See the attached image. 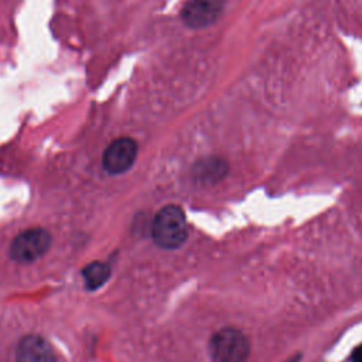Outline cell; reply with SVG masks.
Listing matches in <instances>:
<instances>
[{"label": "cell", "mask_w": 362, "mask_h": 362, "mask_svg": "<svg viewBox=\"0 0 362 362\" xmlns=\"http://www.w3.org/2000/svg\"><path fill=\"white\" fill-rule=\"evenodd\" d=\"M151 235L154 242L164 249H175L187 238V221L184 211L178 205H165L153 221Z\"/></svg>", "instance_id": "obj_1"}, {"label": "cell", "mask_w": 362, "mask_h": 362, "mask_svg": "<svg viewBox=\"0 0 362 362\" xmlns=\"http://www.w3.org/2000/svg\"><path fill=\"white\" fill-rule=\"evenodd\" d=\"M209 352L215 362H246L250 344L240 329L225 327L212 335Z\"/></svg>", "instance_id": "obj_2"}, {"label": "cell", "mask_w": 362, "mask_h": 362, "mask_svg": "<svg viewBox=\"0 0 362 362\" xmlns=\"http://www.w3.org/2000/svg\"><path fill=\"white\" fill-rule=\"evenodd\" d=\"M51 245V235L42 228H31L18 233L10 246V256L18 263H30L41 257Z\"/></svg>", "instance_id": "obj_3"}, {"label": "cell", "mask_w": 362, "mask_h": 362, "mask_svg": "<svg viewBox=\"0 0 362 362\" xmlns=\"http://www.w3.org/2000/svg\"><path fill=\"white\" fill-rule=\"evenodd\" d=\"M136 157L137 143L130 137H119L106 147L102 164L109 174H122L133 165Z\"/></svg>", "instance_id": "obj_4"}, {"label": "cell", "mask_w": 362, "mask_h": 362, "mask_svg": "<svg viewBox=\"0 0 362 362\" xmlns=\"http://www.w3.org/2000/svg\"><path fill=\"white\" fill-rule=\"evenodd\" d=\"M222 11V0H187L181 18L191 28H204L212 24Z\"/></svg>", "instance_id": "obj_5"}, {"label": "cell", "mask_w": 362, "mask_h": 362, "mask_svg": "<svg viewBox=\"0 0 362 362\" xmlns=\"http://www.w3.org/2000/svg\"><path fill=\"white\" fill-rule=\"evenodd\" d=\"M16 362H57V358L44 338L25 335L17 345Z\"/></svg>", "instance_id": "obj_6"}, {"label": "cell", "mask_w": 362, "mask_h": 362, "mask_svg": "<svg viewBox=\"0 0 362 362\" xmlns=\"http://www.w3.org/2000/svg\"><path fill=\"white\" fill-rule=\"evenodd\" d=\"M228 173V163L221 157H206L194 167L195 178L202 182H218Z\"/></svg>", "instance_id": "obj_7"}, {"label": "cell", "mask_w": 362, "mask_h": 362, "mask_svg": "<svg viewBox=\"0 0 362 362\" xmlns=\"http://www.w3.org/2000/svg\"><path fill=\"white\" fill-rule=\"evenodd\" d=\"M85 286L89 290H95L100 287L110 276L109 264L103 262H92L82 270Z\"/></svg>", "instance_id": "obj_8"}, {"label": "cell", "mask_w": 362, "mask_h": 362, "mask_svg": "<svg viewBox=\"0 0 362 362\" xmlns=\"http://www.w3.org/2000/svg\"><path fill=\"white\" fill-rule=\"evenodd\" d=\"M351 362H362V344L358 345L351 354Z\"/></svg>", "instance_id": "obj_9"}, {"label": "cell", "mask_w": 362, "mask_h": 362, "mask_svg": "<svg viewBox=\"0 0 362 362\" xmlns=\"http://www.w3.org/2000/svg\"><path fill=\"white\" fill-rule=\"evenodd\" d=\"M301 361V354H296V355H291L286 362H300Z\"/></svg>", "instance_id": "obj_10"}]
</instances>
